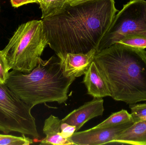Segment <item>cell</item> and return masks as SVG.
<instances>
[{
	"label": "cell",
	"mask_w": 146,
	"mask_h": 145,
	"mask_svg": "<svg viewBox=\"0 0 146 145\" xmlns=\"http://www.w3.org/2000/svg\"><path fill=\"white\" fill-rule=\"evenodd\" d=\"M68 0H42L39 4L42 19L54 16L61 12L68 5Z\"/></svg>",
	"instance_id": "4fadbf2b"
},
{
	"label": "cell",
	"mask_w": 146,
	"mask_h": 145,
	"mask_svg": "<svg viewBox=\"0 0 146 145\" xmlns=\"http://www.w3.org/2000/svg\"><path fill=\"white\" fill-rule=\"evenodd\" d=\"M134 123L133 120L120 125L108 127H93L75 132L69 139L75 145H99L111 144L125 130Z\"/></svg>",
	"instance_id": "52a82bcc"
},
{
	"label": "cell",
	"mask_w": 146,
	"mask_h": 145,
	"mask_svg": "<svg viewBox=\"0 0 146 145\" xmlns=\"http://www.w3.org/2000/svg\"><path fill=\"white\" fill-rule=\"evenodd\" d=\"M130 36L146 37V1L131 0L116 14L97 49V53Z\"/></svg>",
	"instance_id": "8992f818"
},
{
	"label": "cell",
	"mask_w": 146,
	"mask_h": 145,
	"mask_svg": "<svg viewBox=\"0 0 146 145\" xmlns=\"http://www.w3.org/2000/svg\"><path fill=\"white\" fill-rule=\"evenodd\" d=\"M0 10H1V7H0Z\"/></svg>",
	"instance_id": "7402d4cb"
},
{
	"label": "cell",
	"mask_w": 146,
	"mask_h": 145,
	"mask_svg": "<svg viewBox=\"0 0 146 145\" xmlns=\"http://www.w3.org/2000/svg\"><path fill=\"white\" fill-rule=\"evenodd\" d=\"M38 1H39V3L40 2V1H41L42 0H38Z\"/></svg>",
	"instance_id": "44dd1931"
},
{
	"label": "cell",
	"mask_w": 146,
	"mask_h": 145,
	"mask_svg": "<svg viewBox=\"0 0 146 145\" xmlns=\"http://www.w3.org/2000/svg\"><path fill=\"white\" fill-rule=\"evenodd\" d=\"M33 143V140L25 135L21 137L0 135V145H29Z\"/></svg>",
	"instance_id": "9a60e30c"
},
{
	"label": "cell",
	"mask_w": 146,
	"mask_h": 145,
	"mask_svg": "<svg viewBox=\"0 0 146 145\" xmlns=\"http://www.w3.org/2000/svg\"><path fill=\"white\" fill-rule=\"evenodd\" d=\"M48 42L42 20H33L20 25L5 48L0 50L4 70L30 73L36 66Z\"/></svg>",
	"instance_id": "277c9868"
},
{
	"label": "cell",
	"mask_w": 146,
	"mask_h": 145,
	"mask_svg": "<svg viewBox=\"0 0 146 145\" xmlns=\"http://www.w3.org/2000/svg\"><path fill=\"white\" fill-rule=\"evenodd\" d=\"M131 115L134 123L146 121V103L144 104H130Z\"/></svg>",
	"instance_id": "2e32d148"
},
{
	"label": "cell",
	"mask_w": 146,
	"mask_h": 145,
	"mask_svg": "<svg viewBox=\"0 0 146 145\" xmlns=\"http://www.w3.org/2000/svg\"><path fill=\"white\" fill-rule=\"evenodd\" d=\"M12 6L15 8H18L22 5L31 3H39L38 0H11Z\"/></svg>",
	"instance_id": "d6986e66"
},
{
	"label": "cell",
	"mask_w": 146,
	"mask_h": 145,
	"mask_svg": "<svg viewBox=\"0 0 146 145\" xmlns=\"http://www.w3.org/2000/svg\"><path fill=\"white\" fill-rule=\"evenodd\" d=\"M32 109L5 83L0 82V131L39 137Z\"/></svg>",
	"instance_id": "5b68a950"
},
{
	"label": "cell",
	"mask_w": 146,
	"mask_h": 145,
	"mask_svg": "<svg viewBox=\"0 0 146 145\" xmlns=\"http://www.w3.org/2000/svg\"><path fill=\"white\" fill-rule=\"evenodd\" d=\"M94 61L117 101H146V51L115 43L96 53Z\"/></svg>",
	"instance_id": "7a4b0ae2"
},
{
	"label": "cell",
	"mask_w": 146,
	"mask_h": 145,
	"mask_svg": "<svg viewBox=\"0 0 146 145\" xmlns=\"http://www.w3.org/2000/svg\"><path fill=\"white\" fill-rule=\"evenodd\" d=\"M131 120H133L131 114L126 110H122L120 111L112 113L106 120L94 127H108L116 126L128 122Z\"/></svg>",
	"instance_id": "5bb4252c"
},
{
	"label": "cell",
	"mask_w": 146,
	"mask_h": 145,
	"mask_svg": "<svg viewBox=\"0 0 146 145\" xmlns=\"http://www.w3.org/2000/svg\"><path fill=\"white\" fill-rule=\"evenodd\" d=\"M102 98H94L89 102L74 110L62 119L63 122L75 126L77 132L85 123L96 117L102 116L104 109Z\"/></svg>",
	"instance_id": "9c48e42d"
},
{
	"label": "cell",
	"mask_w": 146,
	"mask_h": 145,
	"mask_svg": "<svg viewBox=\"0 0 146 145\" xmlns=\"http://www.w3.org/2000/svg\"><path fill=\"white\" fill-rule=\"evenodd\" d=\"M61 135L62 137L67 139H69L72 137L73 134L76 132V127L75 126L69 125L66 123L62 122L61 124Z\"/></svg>",
	"instance_id": "ac0fdd59"
},
{
	"label": "cell",
	"mask_w": 146,
	"mask_h": 145,
	"mask_svg": "<svg viewBox=\"0 0 146 145\" xmlns=\"http://www.w3.org/2000/svg\"><path fill=\"white\" fill-rule=\"evenodd\" d=\"M96 53V49H92L86 53H68L58 57L64 75L76 78L84 75L94 61Z\"/></svg>",
	"instance_id": "ba28073f"
},
{
	"label": "cell",
	"mask_w": 146,
	"mask_h": 145,
	"mask_svg": "<svg viewBox=\"0 0 146 145\" xmlns=\"http://www.w3.org/2000/svg\"><path fill=\"white\" fill-rule=\"evenodd\" d=\"M82 83L87 89L88 94L94 98L111 97V94L108 84L94 61L84 74Z\"/></svg>",
	"instance_id": "30bf717a"
},
{
	"label": "cell",
	"mask_w": 146,
	"mask_h": 145,
	"mask_svg": "<svg viewBox=\"0 0 146 145\" xmlns=\"http://www.w3.org/2000/svg\"><path fill=\"white\" fill-rule=\"evenodd\" d=\"M119 43L138 48H146V37L139 36H130L122 39Z\"/></svg>",
	"instance_id": "e0dca14e"
},
{
	"label": "cell",
	"mask_w": 146,
	"mask_h": 145,
	"mask_svg": "<svg viewBox=\"0 0 146 145\" xmlns=\"http://www.w3.org/2000/svg\"><path fill=\"white\" fill-rule=\"evenodd\" d=\"M118 10L114 0H88L42 19L48 44L58 57L96 49Z\"/></svg>",
	"instance_id": "6da1fadb"
},
{
	"label": "cell",
	"mask_w": 146,
	"mask_h": 145,
	"mask_svg": "<svg viewBox=\"0 0 146 145\" xmlns=\"http://www.w3.org/2000/svg\"><path fill=\"white\" fill-rule=\"evenodd\" d=\"M88 1V0H68V3L71 6L75 5L77 3L85 1Z\"/></svg>",
	"instance_id": "ffe728a7"
},
{
	"label": "cell",
	"mask_w": 146,
	"mask_h": 145,
	"mask_svg": "<svg viewBox=\"0 0 146 145\" xmlns=\"http://www.w3.org/2000/svg\"><path fill=\"white\" fill-rule=\"evenodd\" d=\"M75 78L66 77L60 59L52 56L48 60L39 58L36 66L30 73L9 72L5 84L33 108L47 102H66L69 87Z\"/></svg>",
	"instance_id": "3957f363"
},
{
	"label": "cell",
	"mask_w": 146,
	"mask_h": 145,
	"mask_svg": "<svg viewBox=\"0 0 146 145\" xmlns=\"http://www.w3.org/2000/svg\"><path fill=\"white\" fill-rule=\"evenodd\" d=\"M113 143L146 145V121L134 123L118 136Z\"/></svg>",
	"instance_id": "7c38bea8"
},
{
	"label": "cell",
	"mask_w": 146,
	"mask_h": 145,
	"mask_svg": "<svg viewBox=\"0 0 146 145\" xmlns=\"http://www.w3.org/2000/svg\"><path fill=\"white\" fill-rule=\"evenodd\" d=\"M62 120L53 115L45 120L43 131L46 138L41 141L40 145H75L69 139L64 138L62 135Z\"/></svg>",
	"instance_id": "8fae6325"
}]
</instances>
